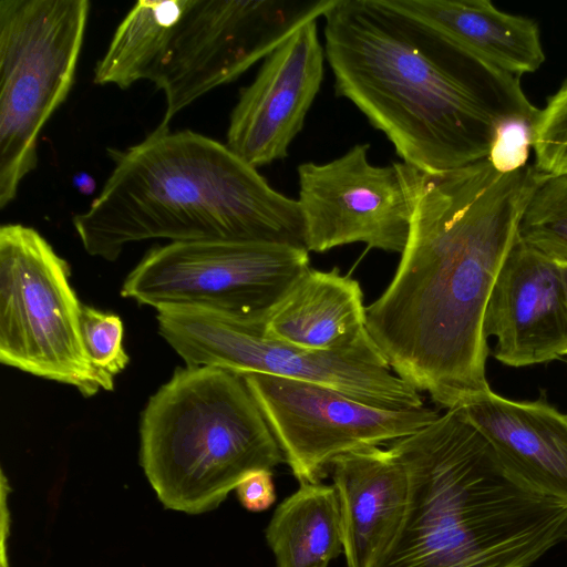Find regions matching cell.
<instances>
[{"label": "cell", "instance_id": "44dd1931", "mask_svg": "<svg viewBox=\"0 0 567 567\" xmlns=\"http://www.w3.org/2000/svg\"><path fill=\"white\" fill-rule=\"evenodd\" d=\"M518 238L550 260L567 266V173H540L524 207Z\"/></svg>", "mask_w": 567, "mask_h": 567}, {"label": "cell", "instance_id": "5b68a950", "mask_svg": "<svg viewBox=\"0 0 567 567\" xmlns=\"http://www.w3.org/2000/svg\"><path fill=\"white\" fill-rule=\"evenodd\" d=\"M284 461L238 373L177 368L142 412L140 464L164 508L210 512L246 475Z\"/></svg>", "mask_w": 567, "mask_h": 567}, {"label": "cell", "instance_id": "7a4b0ae2", "mask_svg": "<svg viewBox=\"0 0 567 567\" xmlns=\"http://www.w3.org/2000/svg\"><path fill=\"white\" fill-rule=\"evenodd\" d=\"M322 17L336 95L352 102L402 162L425 174L486 159L505 122L538 118L520 78L389 0H336Z\"/></svg>", "mask_w": 567, "mask_h": 567}, {"label": "cell", "instance_id": "d4e9b609", "mask_svg": "<svg viewBox=\"0 0 567 567\" xmlns=\"http://www.w3.org/2000/svg\"><path fill=\"white\" fill-rule=\"evenodd\" d=\"M236 493L240 504L248 511L267 509L276 499L271 471L259 470L249 473L237 485Z\"/></svg>", "mask_w": 567, "mask_h": 567}, {"label": "cell", "instance_id": "4316f807", "mask_svg": "<svg viewBox=\"0 0 567 567\" xmlns=\"http://www.w3.org/2000/svg\"><path fill=\"white\" fill-rule=\"evenodd\" d=\"M74 187L83 195H90L95 189L93 177L86 173H79L73 178Z\"/></svg>", "mask_w": 567, "mask_h": 567}, {"label": "cell", "instance_id": "cb8c5ba5", "mask_svg": "<svg viewBox=\"0 0 567 567\" xmlns=\"http://www.w3.org/2000/svg\"><path fill=\"white\" fill-rule=\"evenodd\" d=\"M536 121L515 118L505 122L497 130L487 157L497 172L512 173L528 165Z\"/></svg>", "mask_w": 567, "mask_h": 567}, {"label": "cell", "instance_id": "277c9868", "mask_svg": "<svg viewBox=\"0 0 567 567\" xmlns=\"http://www.w3.org/2000/svg\"><path fill=\"white\" fill-rule=\"evenodd\" d=\"M113 169L90 207L73 217L85 251L109 261L131 243L264 241L303 246L298 200L214 138L156 127L112 151Z\"/></svg>", "mask_w": 567, "mask_h": 567}, {"label": "cell", "instance_id": "d6986e66", "mask_svg": "<svg viewBox=\"0 0 567 567\" xmlns=\"http://www.w3.org/2000/svg\"><path fill=\"white\" fill-rule=\"evenodd\" d=\"M266 539L277 567H328L343 553V533L334 486L300 483L275 511Z\"/></svg>", "mask_w": 567, "mask_h": 567}, {"label": "cell", "instance_id": "603a6c76", "mask_svg": "<svg viewBox=\"0 0 567 567\" xmlns=\"http://www.w3.org/2000/svg\"><path fill=\"white\" fill-rule=\"evenodd\" d=\"M533 148L535 167L539 173H567V80L539 110Z\"/></svg>", "mask_w": 567, "mask_h": 567}, {"label": "cell", "instance_id": "83f0119b", "mask_svg": "<svg viewBox=\"0 0 567 567\" xmlns=\"http://www.w3.org/2000/svg\"><path fill=\"white\" fill-rule=\"evenodd\" d=\"M560 268H561V275H563L564 286H565V290H566V296H567V266H560Z\"/></svg>", "mask_w": 567, "mask_h": 567}, {"label": "cell", "instance_id": "484cf974", "mask_svg": "<svg viewBox=\"0 0 567 567\" xmlns=\"http://www.w3.org/2000/svg\"><path fill=\"white\" fill-rule=\"evenodd\" d=\"M9 484L3 472H1V567H8L7 560V537L9 536V511L7 508V495Z\"/></svg>", "mask_w": 567, "mask_h": 567}, {"label": "cell", "instance_id": "7402d4cb", "mask_svg": "<svg viewBox=\"0 0 567 567\" xmlns=\"http://www.w3.org/2000/svg\"><path fill=\"white\" fill-rule=\"evenodd\" d=\"M81 334L89 360L101 378L104 390L112 391L114 377L130 362L123 347L122 319L115 313L82 305Z\"/></svg>", "mask_w": 567, "mask_h": 567}, {"label": "cell", "instance_id": "8fae6325", "mask_svg": "<svg viewBox=\"0 0 567 567\" xmlns=\"http://www.w3.org/2000/svg\"><path fill=\"white\" fill-rule=\"evenodd\" d=\"M299 483H320L332 462L355 450L391 443L440 414L421 406L390 410L334 389L262 373H240Z\"/></svg>", "mask_w": 567, "mask_h": 567}, {"label": "cell", "instance_id": "5bb4252c", "mask_svg": "<svg viewBox=\"0 0 567 567\" xmlns=\"http://www.w3.org/2000/svg\"><path fill=\"white\" fill-rule=\"evenodd\" d=\"M494 357L528 367L567 354V296L560 265L517 236L494 285L485 316Z\"/></svg>", "mask_w": 567, "mask_h": 567}, {"label": "cell", "instance_id": "ffe728a7", "mask_svg": "<svg viewBox=\"0 0 567 567\" xmlns=\"http://www.w3.org/2000/svg\"><path fill=\"white\" fill-rule=\"evenodd\" d=\"M188 0H140L117 25L93 82L125 90L151 81Z\"/></svg>", "mask_w": 567, "mask_h": 567}, {"label": "cell", "instance_id": "ba28073f", "mask_svg": "<svg viewBox=\"0 0 567 567\" xmlns=\"http://www.w3.org/2000/svg\"><path fill=\"white\" fill-rule=\"evenodd\" d=\"M70 266L34 228L0 227V361L74 386L83 396L104 390L81 334L82 303Z\"/></svg>", "mask_w": 567, "mask_h": 567}, {"label": "cell", "instance_id": "e0dca14e", "mask_svg": "<svg viewBox=\"0 0 567 567\" xmlns=\"http://www.w3.org/2000/svg\"><path fill=\"white\" fill-rule=\"evenodd\" d=\"M473 56L520 78L545 61L537 22L488 0H389Z\"/></svg>", "mask_w": 567, "mask_h": 567}, {"label": "cell", "instance_id": "6da1fadb", "mask_svg": "<svg viewBox=\"0 0 567 567\" xmlns=\"http://www.w3.org/2000/svg\"><path fill=\"white\" fill-rule=\"evenodd\" d=\"M538 176L535 165L499 173L487 158L425 174L396 271L365 308L391 370L440 408L489 390L487 305Z\"/></svg>", "mask_w": 567, "mask_h": 567}, {"label": "cell", "instance_id": "9c48e42d", "mask_svg": "<svg viewBox=\"0 0 567 567\" xmlns=\"http://www.w3.org/2000/svg\"><path fill=\"white\" fill-rule=\"evenodd\" d=\"M309 268L303 246L264 241H179L147 251L121 296L156 310L200 308L266 320Z\"/></svg>", "mask_w": 567, "mask_h": 567}, {"label": "cell", "instance_id": "52a82bcc", "mask_svg": "<svg viewBox=\"0 0 567 567\" xmlns=\"http://www.w3.org/2000/svg\"><path fill=\"white\" fill-rule=\"evenodd\" d=\"M87 0H0V208L37 168L39 135L66 100Z\"/></svg>", "mask_w": 567, "mask_h": 567}, {"label": "cell", "instance_id": "8992f818", "mask_svg": "<svg viewBox=\"0 0 567 567\" xmlns=\"http://www.w3.org/2000/svg\"><path fill=\"white\" fill-rule=\"evenodd\" d=\"M156 311L159 334L188 367L308 381L382 409L423 406L422 395L391 370L368 330L346 348L308 351L268 337L265 320L200 308Z\"/></svg>", "mask_w": 567, "mask_h": 567}, {"label": "cell", "instance_id": "2e32d148", "mask_svg": "<svg viewBox=\"0 0 567 567\" xmlns=\"http://www.w3.org/2000/svg\"><path fill=\"white\" fill-rule=\"evenodd\" d=\"M330 474L337 491L348 567H373L396 530L408 499L406 472L378 446L338 456Z\"/></svg>", "mask_w": 567, "mask_h": 567}, {"label": "cell", "instance_id": "ac0fdd59", "mask_svg": "<svg viewBox=\"0 0 567 567\" xmlns=\"http://www.w3.org/2000/svg\"><path fill=\"white\" fill-rule=\"evenodd\" d=\"M360 284L334 267L308 268L269 311L265 333L308 351H332L355 342L365 331Z\"/></svg>", "mask_w": 567, "mask_h": 567}, {"label": "cell", "instance_id": "4fadbf2b", "mask_svg": "<svg viewBox=\"0 0 567 567\" xmlns=\"http://www.w3.org/2000/svg\"><path fill=\"white\" fill-rule=\"evenodd\" d=\"M324 60L317 20L268 54L230 113L228 148L256 168L286 158L320 90Z\"/></svg>", "mask_w": 567, "mask_h": 567}, {"label": "cell", "instance_id": "3957f363", "mask_svg": "<svg viewBox=\"0 0 567 567\" xmlns=\"http://www.w3.org/2000/svg\"><path fill=\"white\" fill-rule=\"evenodd\" d=\"M389 449L408 499L373 567H529L567 539V503L511 474L461 408Z\"/></svg>", "mask_w": 567, "mask_h": 567}, {"label": "cell", "instance_id": "7c38bea8", "mask_svg": "<svg viewBox=\"0 0 567 567\" xmlns=\"http://www.w3.org/2000/svg\"><path fill=\"white\" fill-rule=\"evenodd\" d=\"M370 144H355L343 155L297 167L308 251L363 243L369 248L401 254L425 173L404 162L377 166Z\"/></svg>", "mask_w": 567, "mask_h": 567}, {"label": "cell", "instance_id": "30bf717a", "mask_svg": "<svg viewBox=\"0 0 567 567\" xmlns=\"http://www.w3.org/2000/svg\"><path fill=\"white\" fill-rule=\"evenodd\" d=\"M336 0H188L151 80L164 93L157 127L235 81Z\"/></svg>", "mask_w": 567, "mask_h": 567}, {"label": "cell", "instance_id": "9a60e30c", "mask_svg": "<svg viewBox=\"0 0 567 567\" xmlns=\"http://www.w3.org/2000/svg\"><path fill=\"white\" fill-rule=\"evenodd\" d=\"M461 409L511 474L567 503V413L545 399L515 401L491 389Z\"/></svg>", "mask_w": 567, "mask_h": 567}]
</instances>
